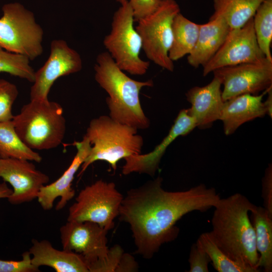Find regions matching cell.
<instances>
[{"instance_id": "32", "label": "cell", "mask_w": 272, "mask_h": 272, "mask_svg": "<svg viewBox=\"0 0 272 272\" xmlns=\"http://www.w3.org/2000/svg\"><path fill=\"white\" fill-rule=\"evenodd\" d=\"M262 198L263 207L272 214V165L269 164L262 179Z\"/></svg>"}, {"instance_id": "17", "label": "cell", "mask_w": 272, "mask_h": 272, "mask_svg": "<svg viewBox=\"0 0 272 272\" xmlns=\"http://www.w3.org/2000/svg\"><path fill=\"white\" fill-rule=\"evenodd\" d=\"M221 86L219 79L214 77L207 85L192 87L186 93L187 100L191 105L188 109V112L198 128H209L215 121L220 119L224 102Z\"/></svg>"}, {"instance_id": "18", "label": "cell", "mask_w": 272, "mask_h": 272, "mask_svg": "<svg viewBox=\"0 0 272 272\" xmlns=\"http://www.w3.org/2000/svg\"><path fill=\"white\" fill-rule=\"evenodd\" d=\"M265 93L242 94L224 102L219 120L223 122L226 135L233 133L244 123L266 114L262 101Z\"/></svg>"}, {"instance_id": "34", "label": "cell", "mask_w": 272, "mask_h": 272, "mask_svg": "<svg viewBox=\"0 0 272 272\" xmlns=\"http://www.w3.org/2000/svg\"><path fill=\"white\" fill-rule=\"evenodd\" d=\"M12 192V189L9 187L6 182L0 183V199L8 198Z\"/></svg>"}, {"instance_id": "24", "label": "cell", "mask_w": 272, "mask_h": 272, "mask_svg": "<svg viewBox=\"0 0 272 272\" xmlns=\"http://www.w3.org/2000/svg\"><path fill=\"white\" fill-rule=\"evenodd\" d=\"M0 158L39 163L41 156L28 147L17 134L12 120L0 122Z\"/></svg>"}, {"instance_id": "28", "label": "cell", "mask_w": 272, "mask_h": 272, "mask_svg": "<svg viewBox=\"0 0 272 272\" xmlns=\"http://www.w3.org/2000/svg\"><path fill=\"white\" fill-rule=\"evenodd\" d=\"M18 94V89L14 84L0 79V122L12 120V106Z\"/></svg>"}, {"instance_id": "1", "label": "cell", "mask_w": 272, "mask_h": 272, "mask_svg": "<svg viewBox=\"0 0 272 272\" xmlns=\"http://www.w3.org/2000/svg\"><path fill=\"white\" fill-rule=\"evenodd\" d=\"M162 180L158 177L129 189L119 209V219L130 226L135 252L146 259L177 237L179 229L175 225L183 216L194 211L206 212L221 198L214 188L203 184L183 191H167Z\"/></svg>"}, {"instance_id": "3", "label": "cell", "mask_w": 272, "mask_h": 272, "mask_svg": "<svg viewBox=\"0 0 272 272\" xmlns=\"http://www.w3.org/2000/svg\"><path fill=\"white\" fill-rule=\"evenodd\" d=\"M95 79L108 94L106 103L109 116L137 129H147L150 121L140 102V93L145 87H152V80L138 81L121 70L108 52L99 54L94 66Z\"/></svg>"}, {"instance_id": "15", "label": "cell", "mask_w": 272, "mask_h": 272, "mask_svg": "<svg viewBox=\"0 0 272 272\" xmlns=\"http://www.w3.org/2000/svg\"><path fill=\"white\" fill-rule=\"evenodd\" d=\"M195 127L196 122L189 114L188 109H182L168 134L152 152L133 155L124 158L125 163L122 167V174L128 175L136 172L154 176L159 168L162 156L170 145L178 137L186 135Z\"/></svg>"}, {"instance_id": "8", "label": "cell", "mask_w": 272, "mask_h": 272, "mask_svg": "<svg viewBox=\"0 0 272 272\" xmlns=\"http://www.w3.org/2000/svg\"><path fill=\"white\" fill-rule=\"evenodd\" d=\"M108 232L95 223L67 221L60 228L62 248L80 254L89 272H108Z\"/></svg>"}, {"instance_id": "27", "label": "cell", "mask_w": 272, "mask_h": 272, "mask_svg": "<svg viewBox=\"0 0 272 272\" xmlns=\"http://www.w3.org/2000/svg\"><path fill=\"white\" fill-rule=\"evenodd\" d=\"M27 57L0 47V73H6L33 83L35 71Z\"/></svg>"}, {"instance_id": "13", "label": "cell", "mask_w": 272, "mask_h": 272, "mask_svg": "<svg viewBox=\"0 0 272 272\" xmlns=\"http://www.w3.org/2000/svg\"><path fill=\"white\" fill-rule=\"evenodd\" d=\"M265 57L256 40L252 18L241 28L230 30L220 49L203 66V76L223 67L257 61Z\"/></svg>"}, {"instance_id": "23", "label": "cell", "mask_w": 272, "mask_h": 272, "mask_svg": "<svg viewBox=\"0 0 272 272\" xmlns=\"http://www.w3.org/2000/svg\"><path fill=\"white\" fill-rule=\"evenodd\" d=\"M199 31V24L189 20L180 12L176 15L172 24V42L168 54L172 61L178 60L191 53Z\"/></svg>"}, {"instance_id": "30", "label": "cell", "mask_w": 272, "mask_h": 272, "mask_svg": "<svg viewBox=\"0 0 272 272\" xmlns=\"http://www.w3.org/2000/svg\"><path fill=\"white\" fill-rule=\"evenodd\" d=\"M188 262L189 272H209V263L211 259L208 254L196 242L190 248Z\"/></svg>"}, {"instance_id": "5", "label": "cell", "mask_w": 272, "mask_h": 272, "mask_svg": "<svg viewBox=\"0 0 272 272\" xmlns=\"http://www.w3.org/2000/svg\"><path fill=\"white\" fill-rule=\"evenodd\" d=\"M12 120L20 139L33 150L56 148L65 133L63 108L48 99L30 100Z\"/></svg>"}, {"instance_id": "4", "label": "cell", "mask_w": 272, "mask_h": 272, "mask_svg": "<svg viewBox=\"0 0 272 272\" xmlns=\"http://www.w3.org/2000/svg\"><path fill=\"white\" fill-rule=\"evenodd\" d=\"M137 130L106 115L92 119L85 135L91 149L78 176L95 161H106L115 171L120 159L141 154L144 142L143 138L137 134Z\"/></svg>"}, {"instance_id": "16", "label": "cell", "mask_w": 272, "mask_h": 272, "mask_svg": "<svg viewBox=\"0 0 272 272\" xmlns=\"http://www.w3.org/2000/svg\"><path fill=\"white\" fill-rule=\"evenodd\" d=\"M74 145L77 153L69 167L60 177L50 184L44 185L39 192L37 198L44 210H50L55 200L59 197L55 207L56 210L59 211L75 195V191L72 187L75 175L89 155L92 146L86 135L81 141L75 142Z\"/></svg>"}, {"instance_id": "31", "label": "cell", "mask_w": 272, "mask_h": 272, "mask_svg": "<svg viewBox=\"0 0 272 272\" xmlns=\"http://www.w3.org/2000/svg\"><path fill=\"white\" fill-rule=\"evenodd\" d=\"M133 11L134 21L150 15L160 6L162 0H129Z\"/></svg>"}, {"instance_id": "33", "label": "cell", "mask_w": 272, "mask_h": 272, "mask_svg": "<svg viewBox=\"0 0 272 272\" xmlns=\"http://www.w3.org/2000/svg\"><path fill=\"white\" fill-rule=\"evenodd\" d=\"M267 97L266 101L263 102L264 107L266 110V114L270 117L272 116V88H269L267 90Z\"/></svg>"}, {"instance_id": "25", "label": "cell", "mask_w": 272, "mask_h": 272, "mask_svg": "<svg viewBox=\"0 0 272 272\" xmlns=\"http://www.w3.org/2000/svg\"><path fill=\"white\" fill-rule=\"evenodd\" d=\"M196 242L208 254L213 267L218 272L259 271V269L231 258L217 244L210 232L201 234Z\"/></svg>"}, {"instance_id": "11", "label": "cell", "mask_w": 272, "mask_h": 272, "mask_svg": "<svg viewBox=\"0 0 272 272\" xmlns=\"http://www.w3.org/2000/svg\"><path fill=\"white\" fill-rule=\"evenodd\" d=\"M213 73L223 85L224 101L242 94L258 95L272 86V60L266 57L257 61L223 67Z\"/></svg>"}, {"instance_id": "10", "label": "cell", "mask_w": 272, "mask_h": 272, "mask_svg": "<svg viewBox=\"0 0 272 272\" xmlns=\"http://www.w3.org/2000/svg\"><path fill=\"white\" fill-rule=\"evenodd\" d=\"M123 198L113 182L98 180L80 191L69 208L67 221L91 222L109 231L114 226Z\"/></svg>"}, {"instance_id": "12", "label": "cell", "mask_w": 272, "mask_h": 272, "mask_svg": "<svg viewBox=\"0 0 272 272\" xmlns=\"http://www.w3.org/2000/svg\"><path fill=\"white\" fill-rule=\"evenodd\" d=\"M50 49L47 60L35 73L30 91V100L48 99V93L57 79L79 72L82 68L80 55L64 40H52Z\"/></svg>"}, {"instance_id": "7", "label": "cell", "mask_w": 272, "mask_h": 272, "mask_svg": "<svg viewBox=\"0 0 272 272\" xmlns=\"http://www.w3.org/2000/svg\"><path fill=\"white\" fill-rule=\"evenodd\" d=\"M0 18V47L32 60L43 51L44 32L34 14L18 3L6 4Z\"/></svg>"}, {"instance_id": "26", "label": "cell", "mask_w": 272, "mask_h": 272, "mask_svg": "<svg viewBox=\"0 0 272 272\" xmlns=\"http://www.w3.org/2000/svg\"><path fill=\"white\" fill-rule=\"evenodd\" d=\"M253 28L258 45L265 57L272 60V0H264L253 17Z\"/></svg>"}, {"instance_id": "2", "label": "cell", "mask_w": 272, "mask_h": 272, "mask_svg": "<svg viewBox=\"0 0 272 272\" xmlns=\"http://www.w3.org/2000/svg\"><path fill=\"white\" fill-rule=\"evenodd\" d=\"M255 206L239 193L220 198L214 207L210 232L217 244L231 258L259 269L255 230L249 216Z\"/></svg>"}, {"instance_id": "21", "label": "cell", "mask_w": 272, "mask_h": 272, "mask_svg": "<svg viewBox=\"0 0 272 272\" xmlns=\"http://www.w3.org/2000/svg\"><path fill=\"white\" fill-rule=\"evenodd\" d=\"M254 227L256 248L259 254L257 267L272 271V214L264 207L255 206L250 212Z\"/></svg>"}, {"instance_id": "35", "label": "cell", "mask_w": 272, "mask_h": 272, "mask_svg": "<svg viewBox=\"0 0 272 272\" xmlns=\"http://www.w3.org/2000/svg\"><path fill=\"white\" fill-rule=\"evenodd\" d=\"M115 1L121 5L127 2L128 0H115Z\"/></svg>"}, {"instance_id": "29", "label": "cell", "mask_w": 272, "mask_h": 272, "mask_svg": "<svg viewBox=\"0 0 272 272\" xmlns=\"http://www.w3.org/2000/svg\"><path fill=\"white\" fill-rule=\"evenodd\" d=\"M20 260L0 259V272H37L39 268L35 266L31 262V257L28 251L22 255Z\"/></svg>"}, {"instance_id": "19", "label": "cell", "mask_w": 272, "mask_h": 272, "mask_svg": "<svg viewBox=\"0 0 272 272\" xmlns=\"http://www.w3.org/2000/svg\"><path fill=\"white\" fill-rule=\"evenodd\" d=\"M28 251L32 263L37 267L48 266L56 272H89L80 254L63 249H57L47 240L33 239Z\"/></svg>"}, {"instance_id": "22", "label": "cell", "mask_w": 272, "mask_h": 272, "mask_svg": "<svg viewBox=\"0 0 272 272\" xmlns=\"http://www.w3.org/2000/svg\"><path fill=\"white\" fill-rule=\"evenodd\" d=\"M264 0H214L210 19L223 20L230 29L241 28L254 16Z\"/></svg>"}, {"instance_id": "9", "label": "cell", "mask_w": 272, "mask_h": 272, "mask_svg": "<svg viewBox=\"0 0 272 272\" xmlns=\"http://www.w3.org/2000/svg\"><path fill=\"white\" fill-rule=\"evenodd\" d=\"M179 13L180 8L175 0H162L158 9L138 21L135 28L141 36L142 49L147 57L170 72L174 68L168 54L172 42V24Z\"/></svg>"}, {"instance_id": "6", "label": "cell", "mask_w": 272, "mask_h": 272, "mask_svg": "<svg viewBox=\"0 0 272 272\" xmlns=\"http://www.w3.org/2000/svg\"><path fill=\"white\" fill-rule=\"evenodd\" d=\"M134 21L128 1L121 4L113 15L111 31L104 37L103 44L121 70L142 76L147 72L150 63L140 56L142 42Z\"/></svg>"}, {"instance_id": "20", "label": "cell", "mask_w": 272, "mask_h": 272, "mask_svg": "<svg viewBox=\"0 0 272 272\" xmlns=\"http://www.w3.org/2000/svg\"><path fill=\"white\" fill-rule=\"evenodd\" d=\"M230 30L227 24L219 18L199 24V31L195 45L188 55V63L197 68L204 66L220 49Z\"/></svg>"}, {"instance_id": "14", "label": "cell", "mask_w": 272, "mask_h": 272, "mask_svg": "<svg viewBox=\"0 0 272 272\" xmlns=\"http://www.w3.org/2000/svg\"><path fill=\"white\" fill-rule=\"evenodd\" d=\"M0 178L9 183L13 192L8 198L12 205L28 202L37 198L49 178L30 161L0 158Z\"/></svg>"}]
</instances>
